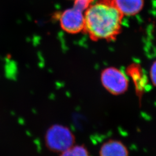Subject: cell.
<instances>
[{
    "instance_id": "5b68a950",
    "label": "cell",
    "mask_w": 156,
    "mask_h": 156,
    "mask_svg": "<svg viewBox=\"0 0 156 156\" xmlns=\"http://www.w3.org/2000/svg\"><path fill=\"white\" fill-rule=\"evenodd\" d=\"M100 156H129L127 147L121 140H109L101 146Z\"/></svg>"
},
{
    "instance_id": "ba28073f",
    "label": "cell",
    "mask_w": 156,
    "mask_h": 156,
    "mask_svg": "<svg viewBox=\"0 0 156 156\" xmlns=\"http://www.w3.org/2000/svg\"><path fill=\"white\" fill-rule=\"evenodd\" d=\"M151 77L153 83L156 86V61L151 67Z\"/></svg>"
},
{
    "instance_id": "7a4b0ae2",
    "label": "cell",
    "mask_w": 156,
    "mask_h": 156,
    "mask_svg": "<svg viewBox=\"0 0 156 156\" xmlns=\"http://www.w3.org/2000/svg\"><path fill=\"white\" fill-rule=\"evenodd\" d=\"M94 1L75 0L73 8L64 11L59 16V21L62 29L69 34H78L84 31L83 12Z\"/></svg>"
},
{
    "instance_id": "3957f363",
    "label": "cell",
    "mask_w": 156,
    "mask_h": 156,
    "mask_svg": "<svg viewBox=\"0 0 156 156\" xmlns=\"http://www.w3.org/2000/svg\"><path fill=\"white\" fill-rule=\"evenodd\" d=\"M75 136L71 130L62 124H54L45 133V144L48 150L62 153L75 144Z\"/></svg>"
},
{
    "instance_id": "8992f818",
    "label": "cell",
    "mask_w": 156,
    "mask_h": 156,
    "mask_svg": "<svg viewBox=\"0 0 156 156\" xmlns=\"http://www.w3.org/2000/svg\"><path fill=\"white\" fill-rule=\"evenodd\" d=\"M118 8L126 16H134L143 8L144 0H115Z\"/></svg>"
},
{
    "instance_id": "277c9868",
    "label": "cell",
    "mask_w": 156,
    "mask_h": 156,
    "mask_svg": "<svg viewBox=\"0 0 156 156\" xmlns=\"http://www.w3.org/2000/svg\"><path fill=\"white\" fill-rule=\"evenodd\" d=\"M101 79L105 89L112 94H123L127 89V78L116 68L109 67L104 69L101 73Z\"/></svg>"
},
{
    "instance_id": "52a82bcc",
    "label": "cell",
    "mask_w": 156,
    "mask_h": 156,
    "mask_svg": "<svg viewBox=\"0 0 156 156\" xmlns=\"http://www.w3.org/2000/svg\"><path fill=\"white\" fill-rule=\"evenodd\" d=\"M60 156H91L87 148L83 145H74L60 153Z\"/></svg>"
},
{
    "instance_id": "6da1fadb",
    "label": "cell",
    "mask_w": 156,
    "mask_h": 156,
    "mask_svg": "<svg viewBox=\"0 0 156 156\" xmlns=\"http://www.w3.org/2000/svg\"><path fill=\"white\" fill-rule=\"evenodd\" d=\"M123 16L115 0H98L85 11L83 31L94 41H113L122 30Z\"/></svg>"
}]
</instances>
